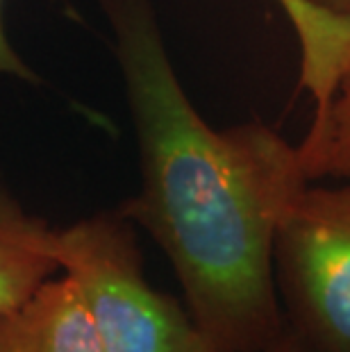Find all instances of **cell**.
<instances>
[{
  "instance_id": "1",
  "label": "cell",
  "mask_w": 350,
  "mask_h": 352,
  "mask_svg": "<svg viewBox=\"0 0 350 352\" xmlns=\"http://www.w3.org/2000/svg\"><path fill=\"white\" fill-rule=\"evenodd\" d=\"M139 146L141 184L116 212L173 266L184 307L219 352H264L285 332L273 243L309 184L298 146L262 121L216 130L171 64L151 0H98Z\"/></svg>"
},
{
  "instance_id": "2",
  "label": "cell",
  "mask_w": 350,
  "mask_h": 352,
  "mask_svg": "<svg viewBox=\"0 0 350 352\" xmlns=\"http://www.w3.org/2000/svg\"><path fill=\"white\" fill-rule=\"evenodd\" d=\"M0 228L71 277L107 352H219L187 307L148 282L135 223L116 209L53 228L0 186Z\"/></svg>"
},
{
  "instance_id": "3",
  "label": "cell",
  "mask_w": 350,
  "mask_h": 352,
  "mask_svg": "<svg viewBox=\"0 0 350 352\" xmlns=\"http://www.w3.org/2000/svg\"><path fill=\"white\" fill-rule=\"evenodd\" d=\"M285 327L307 352H350V184L309 182L273 243Z\"/></svg>"
},
{
  "instance_id": "4",
  "label": "cell",
  "mask_w": 350,
  "mask_h": 352,
  "mask_svg": "<svg viewBox=\"0 0 350 352\" xmlns=\"http://www.w3.org/2000/svg\"><path fill=\"white\" fill-rule=\"evenodd\" d=\"M0 352H107L69 275L0 314Z\"/></svg>"
},
{
  "instance_id": "5",
  "label": "cell",
  "mask_w": 350,
  "mask_h": 352,
  "mask_svg": "<svg viewBox=\"0 0 350 352\" xmlns=\"http://www.w3.org/2000/svg\"><path fill=\"white\" fill-rule=\"evenodd\" d=\"M300 46V80L314 100V114H318L330 98L334 82L350 57V16L330 12L311 0H275ZM311 114V116H314Z\"/></svg>"
},
{
  "instance_id": "6",
  "label": "cell",
  "mask_w": 350,
  "mask_h": 352,
  "mask_svg": "<svg viewBox=\"0 0 350 352\" xmlns=\"http://www.w3.org/2000/svg\"><path fill=\"white\" fill-rule=\"evenodd\" d=\"M298 155L309 182L330 177L350 184V57L325 107L311 116L307 137L298 144Z\"/></svg>"
},
{
  "instance_id": "7",
  "label": "cell",
  "mask_w": 350,
  "mask_h": 352,
  "mask_svg": "<svg viewBox=\"0 0 350 352\" xmlns=\"http://www.w3.org/2000/svg\"><path fill=\"white\" fill-rule=\"evenodd\" d=\"M57 271L48 254L0 228V314L25 302Z\"/></svg>"
},
{
  "instance_id": "8",
  "label": "cell",
  "mask_w": 350,
  "mask_h": 352,
  "mask_svg": "<svg viewBox=\"0 0 350 352\" xmlns=\"http://www.w3.org/2000/svg\"><path fill=\"white\" fill-rule=\"evenodd\" d=\"M3 3L0 0V76H12L19 80H28V82H36V76L28 69V64L17 55V50L12 48L10 39L5 34V25H3Z\"/></svg>"
},
{
  "instance_id": "9",
  "label": "cell",
  "mask_w": 350,
  "mask_h": 352,
  "mask_svg": "<svg viewBox=\"0 0 350 352\" xmlns=\"http://www.w3.org/2000/svg\"><path fill=\"white\" fill-rule=\"evenodd\" d=\"M264 352H307V350H305V348H303V343L298 341L296 336L285 327V332H282V334L278 336V339H275Z\"/></svg>"
},
{
  "instance_id": "10",
  "label": "cell",
  "mask_w": 350,
  "mask_h": 352,
  "mask_svg": "<svg viewBox=\"0 0 350 352\" xmlns=\"http://www.w3.org/2000/svg\"><path fill=\"white\" fill-rule=\"evenodd\" d=\"M311 3L325 7L330 12H337V14H346L350 16V0H311Z\"/></svg>"
}]
</instances>
